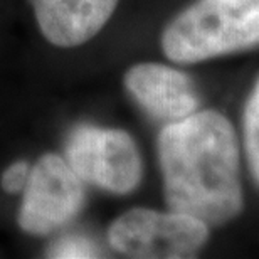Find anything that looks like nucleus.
Returning <instances> with one entry per match:
<instances>
[{
	"mask_svg": "<svg viewBox=\"0 0 259 259\" xmlns=\"http://www.w3.org/2000/svg\"><path fill=\"white\" fill-rule=\"evenodd\" d=\"M30 167L32 165L27 163L25 160H17V162L10 163L7 168L4 170L0 184L2 189L7 194H20L24 192L25 185H27L29 175H30Z\"/></svg>",
	"mask_w": 259,
	"mask_h": 259,
	"instance_id": "9d476101",
	"label": "nucleus"
},
{
	"mask_svg": "<svg viewBox=\"0 0 259 259\" xmlns=\"http://www.w3.org/2000/svg\"><path fill=\"white\" fill-rule=\"evenodd\" d=\"M125 86L148 115L172 123L197 111L192 81L185 72L157 63H142L130 67Z\"/></svg>",
	"mask_w": 259,
	"mask_h": 259,
	"instance_id": "423d86ee",
	"label": "nucleus"
},
{
	"mask_svg": "<svg viewBox=\"0 0 259 259\" xmlns=\"http://www.w3.org/2000/svg\"><path fill=\"white\" fill-rule=\"evenodd\" d=\"M207 224L194 215L170 210L132 209L113 221L108 242L128 257H190L204 246Z\"/></svg>",
	"mask_w": 259,
	"mask_h": 259,
	"instance_id": "20e7f679",
	"label": "nucleus"
},
{
	"mask_svg": "<svg viewBox=\"0 0 259 259\" xmlns=\"http://www.w3.org/2000/svg\"><path fill=\"white\" fill-rule=\"evenodd\" d=\"M84 185L64 157L42 155L30 167L22 192L17 214L20 229L30 236H48L66 227L84 207Z\"/></svg>",
	"mask_w": 259,
	"mask_h": 259,
	"instance_id": "39448f33",
	"label": "nucleus"
},
{
	"mask_svg": "<svg viewBox=\"0 0 259 259\" xmlns=\"http://www.w3.org/2000/svg\"><path fill=\"white\" fill-rule=\"evenodd\" d=\"M246 152L249 157L251 170L259 182V79L252 90L244 113Z\"/></svg>",
	"mask_w": 259,
	"mask_h": 259,
	"instance_id": "6e6552de",
	"label": "nucleus"
},
{
	"mask_svg": "<svg viewBox=\"0 0 259 259\" xmlns=\"http://www.w3.org/2000/svg\"><path fill=\"white\" fill-rule=\"evenodd\" d=\"M118 0H32L40 32L56 48H77L111 19Z\"/></svg>",
	"mask_w": 259,
	"mask_h": 259,
	"instance_id": "0eeeda50",
	"label": "nucleus"
},
{
	"mask_svg": "<svg viewBox=\"0 0 259 259\" xmlns=\"http://www.w3.org/2000/svg\"><path fill=\"white\" fill-rule=\"evenodd\" d=\"M259 44V0H199L162 34L174 63L192 64Z\"/></svg>",
	"mask_w": 259,
	"mask_h": 259,
	"instance_id": "f03ea898",
	"label": "nucleus"
},
{
	"mask_svg": "<svg viewBox=\"0 0 259 259\" xmlns=\"http://www.w3.org/2000/svg\"><path fill=\"white\" fill-rule=\"evenodd\" d=\"M158 160L172 210L207 226L224 224L241 210L237 140L221 113L195 111L168 123L158 137Z\"/></svg>",
	"mask_w": 259,
	"mask_h": 259,
	"instance_id": "f257e3e1",
	"label": "nucleus"
},
{
	"mask_svg": "<svg viewBox=\"0 0 259 259\" xmlns=\"http://www.w3.org/2000/svg\"><path fill=\"white\" fill-rule=\"evenodd\" d=\"M64 158L84 184L125 195L142 180V157L123 130L79 125L67 135Z\"/></svg>",
	"mask_w": 259,
	"mask_h": 259,
	"instance_id": "7ed1b4c3",
	"label": "nucleus"
},
{
	"mask_svg": "<svg viewBox=\"0 0 259 259\" xmlns=\"http://www.w3.org/2000/svg\"><path fill=\"white\" fill-rule=\"evenodd\" d=\"M49 257L56 259H77V257H100L101 249L93 239L79 234L59 237L48 249Z\"/></svg>",
	"mask_w": 259,
	"mask_h": 259,
	"instance_id": "1a4fd4ad",
	"label": "nucleus"
}]
</instances>
